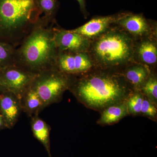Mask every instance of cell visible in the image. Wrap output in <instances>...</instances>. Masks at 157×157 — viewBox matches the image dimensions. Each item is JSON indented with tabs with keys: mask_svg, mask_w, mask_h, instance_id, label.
<instances>
[{
	"mask_svg": "<svg viewBox=\"0 0 157 157\" xmlns=\"http://www.w3.org/2000/svg\"><path fill=\"white\" fill-rule=\"evenodd\" d=\"M16 49L9 42L0 41V69L16 65Z\"/></svg>",
	"mask_w": 157,
	"mask_h": 157,
	"instance_id": "17",
	"label": "cell"
},
{
	"mask_svg": "<svg viewBox=\"0 0 157 157\" xmlns=\"http://www.w3.org/2000/svg\"><path fill=\"white\" fill-rule=\"evenodd\" d=\"M43 17L16 49V65L35 73L54 68L59 53L53 25Z\"/></svg>",
	"mask_w": 157,
	"mask_h": 157,
	"instance_id": "2",
	"label": "cell"
},
{
	"mask_svg": "<svg viewBox=\"0 0 157 157\" xmlns=\"http://www.w3.org/2000/svg\"><path fill=\"white\" fill-rule=\"evenodd\" d=\"M121 71L133 89L138 90L151 74L149 67L136 62L128 65Z\"/></svg>",
	"mask_w": 157,
	"mask_h": 157,
	"instance_id": "13",
	"label": "cell"
},
{
	"mask_svg": "<svg viewBox=\"0 0 157 157\" xmlns=\"http://www.w3.org/2000/svg\"><path fill=\"white\" fill-rule=\"evenodd\" d=\"M31 118V129L34 137L44 146L48 157H52L51 153L50 126L39 115L34 116Z\"/></svg>",
	"mask_w": 157,
	"mask_h": 157,
	"instance_id": "15",
	"label": "cell"
},
{
	"mask_svg": "<svg viewBox=\"0 0 157 157\" xmlns=\"http://www.w3.org/2000/svg\"><path fill=\"white\" fill-rule=\"evenodd\" d=\"M133 90L121 71L94 67L73 76L69 90L86 107L102 112L110 105L126 101Z\"/></svg>",
	"mask_w": 157,
	"mask_h": 157,
	"instance_id": "1",
	"label": "cell"
},
{
	"mask_svg": "<svg viewBox=\"0 0 157 157\" xmlns=\"http://www.w3.org/2000/svg\"><path fill=\"white\" fill-rule=\"evenodd\" d=\"M144 99V95L138 90H134L126 101L129 114L140 115Z\"/></svg>",
	"mask_w": 157,
	"mask_h": 157,
	"instance_id": "19",
	"label": "cell"
},
{
	"mask_svg": "<svg viewBox=\"0 0 157 157\" xmlns=\"http://www.w3.org/2000/svg\"><path fill=\"white\" fill-rule=\"evenodd\" d=\"M134 59L148 67L155 66L157 62V44L155 34L136 39Z\"/></svg>",
	"mask_w": 157,
	"mask_h": 157,
	"instance_id": "11",
	"label": "cell"
},
{
	"mask_svg": "<svg viewBox=\"0 0 157 157\" xmlns=\"http://www.w3.org/2000/svg\"><path fill=\"white\" fill-rule=\"evenodd\" d=\"M140 115L146 117L152 120L156 121L157 105L144 95Z\"/></svg>",
	"mask_w": 157,
	"mask_h": 157,
	"instance_id": "21",
	"label": "cell"
},
{
	"mask_svg": "<svg viewBox=\"0 0 157 157\" xmlns=\"http://www.w3.org/2000/svg\"><path fill=\"white\" fill-rule=\"evenodd\" d=\"M78 2L80 8V11L85 18H87L88 13L86 9V0H76Z\"/></svg>",
	"mask_w": 157,
	"mask_h": 157,
	"instance_id": "22",
	"label": "cell"
},
{
	"mask_svg": "<svg viewBox=\"0 0 157 157\" xmlns=\"http://www.w3.org/2000/svg\"><path fill=\"white\" fill-rule=\"evenodd\" d=\"M6 128H7L6 123H5L2 116L0 114V131Z\"/></svg>",
	"mask_w": 157,
	"mask_h": 157,
	"instance_id": "23",
	"label": "cell"
},
{
	"mask_svg": "<svg viewBox=\"0 0 157 157\" xmlns=\"http://www.w3.org/2000/svg\"><path fill=\"white\" fill-rule=\"evenodd\" d=\"M42 17L52 22H55L56 16L59 8L58 0H34Z\"/></svg>",
	"mask_w": 157,
	"mask_h": 157,
	"instance_id": "18",
	"label": "cell"
},
{
	"mask_svg": "<svg viewBox=\"0 0 157 157\" xmlns=\"http://www.w3.org/2000/svg\"><path fill=\"white\" fill-rule=\"evenodd\" d=\"M22 112L20 100L14 94L7 90L0 93V114L7 128L15 126Z\"/></svg>",
	"mask_w": 157,
	"mask_h": 157,
	"instance_id": "12",
	"label": "cell"
},
{
	"mask_svg": "<svg viewBox=\"0 0 157 157\" xmlns=\"http://www.w3.org/2000/svg\"><path fill=\"white\" fill-rule=\"evenodd\" d=\"M140 91L156 105L157 103V78L155 74H151L141 86Z\"/></svg>",
	"mask_w": 157,
	"mask_h": 157,
	"instance_id": "20",
	"label": "cell"
},
{
	"mask_svg": "<svg viewBox=\"0 0 157 157\" xmlns=\"http://www.w3.org/2000/svg\"><path fill=\"white\" fill-rule=\"evenodd\" d=\"M94 67L87 52H59L54 68L72 76H78Z\"/></svg>",
	"mask_w": 157,
	"mask_h": 157,
	"instance_id": "7",
	"label": "cell"
},
{
	"mask_svg": "<svg viewBox=\"0 0 157 157\" xmlns=\"http://www.w3.org/2000/svg\"><path fill=\"white\" fill-rule=\"evenodd\" d=\"M128 115L126 101H124L113 104L104 109L101 112V117L97 123L102 126L113 124Z\"/></svg>",
	"mask_w": 157,
	"mask_h": 157,
	"instance_id": "14",
	"label": "cell"
},
{
	"mask_svg": "<svg viewBox=\"0 0 157 157\" xmlns=\"http://www.w3.org/2000/svg\"><path fill=\"white\" fill-rule=\"evenodd\" d=\"M73 77L53 68L38 73L31 87L39 95L45 108L60 101L64 93L69 90Z\"/></svg>",
	"mask_w": 157,
	"mask_h": 157,
	"instance_id": "5",
	"label": "cell"
},
{
	"mask_svg": "<svg viewBox=\"0 0 157 157\" xmlns=\"http://www.w3.org/2000/svg\"><path fill=\"white\" fill-rule=\"evenodd\" d=\"M37 74L18 65H11L0 69V85L20 100Z\"/></svg>",
	"mask_w": 157,
	"mask_h": 157,
	"instance_id": "6",
	"label": "cell"
},
{
	"mask_svg": "<svg viewBox=\"0 0 157 157\" xmlns=\"http://www.w3.org/2000/svg\"><path fill=\"white\" fill-rule=\"evenodd\" d=\"M116 24L122 28L136 39L155 34L148 21L142 14L126 12Z\"/></svg>",
	"mask_w": 157,
	"mask_h": 157,
	"instance_id": "9",
	"label": "cell"
},
{
	"mask_svg": "<svg viewBox=\"0 0 157 157\" xmlns=\"http://www.w3.org/2000/svg\"><path fill=\"white\" fill-rule=\"evenodd\" d=\"M20 100L22 112L25 113L30 117L39 115L40 113L45 109L41 99L31 86Z\"/></svg>",
	"mask_w": 157,
	"mask_h": 157,
	"instance_id": "16",
	"label": "cell"
},
{
	"mask_svg": "<svg viewBox=\"0 0 157 157\" xmlns=\"http://www.w3.org/2000/svg\"><path fill=\"white\" fill-rule=\"evenodd\" d=\"M126 13L121 12L113 15L94 17L83 25L72 31L92 40L106 32Z\"/></svg>",
	"mask_w": 157,
	"mask_h": 157,
	"instance_id": "10",
	"label": "cell"
},
{
	"mask_svg": "<svg viewBox=\"0 0 157 157\" xmlns=\"http://www.w3.org/2000/svg\"><path fill=\"white\" fill-rule=\"evenodd\" d=\"M41 15L34 0H0V41L19 46Z\"/></svg>",
	"mask_w": 157,
	"mask_h": 157,
	"instance_id": "4",
	"label": "cell"
},
{
	"mask_svg": "<svg viewBox=\"0 0 157 157\" xmlns=\"http://www.w3.org/2000/svg\"><path fill=\"white\" fill-rule=\"evenodd\" d=\"M5 90H6L0 85V93L2 92L3 91Z\"/></svg>",
	"mask_w": 157,
	"mask_h": 157,
	"instance_id": "24",
	"label": "cell"
},
{
	"mask_svg": "<svg viewBox=\"0 0 157 157\" xmlns=\"http://www.w3.org/2000/svg\"><path fill=\"white\" fill-rule=\"evenodd\" d=\"M136 39L117 24L91 40L87 53L94 67L121 71L134 63Z\"/></svg>",
	"mask_w": 157,
	"mask_h": 157,
	"instance_id": "3",
	"label": "cell"
},
{
	"mask_svg": "<svg viewBox=\"0 0 157 157\" xmlns=\"http://www.w3.org/2000/svg\"><path fill=\"white\" fill-rule=\"evenodd\" d=\"M54 36L59 52H87L91 40L72 30L54 27Z\"/></svg>",
	"mask_w": 157,
	"mask_h": 157,
	"instance_id": "8",
	"label": "cell"
}]
</instances>
